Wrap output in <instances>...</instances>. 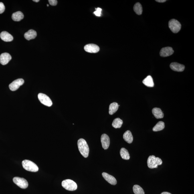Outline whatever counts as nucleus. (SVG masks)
Wrapping results in <instances>:
<instances>
[{
	"mask_svg": "<svg viewBox=\"0 0 194 194\" xmlns=\"http://www.w3.org/2000/svg\"><path fill=\"white\" fill-rule=\"evenodd\" d=\"M79 151L85 158L88 157L89 153V148L86 141L83 138H80L78 142Z\"/></svg>",
	"mask_w": 194,
	"mask_h": 194,
	"instance_id": "obj_1",
	"label": "nucleus"
},
{
	"mask_svg": "<svg viewBox=\"0 0 194 194\" xmlns=\"http://www.w3.org/2000/svg\"><path fill=\"white\" fill-rule=\"evenodd\" d=\"M147 165L150 169L157 168L158 165H162L163 161L160 158L151 155L148 157L147 161Z\"/></svg>",
	"mask_w": 194,
	"mask_h": 194,
	"instance_id": "obj_2",
	"label": "nucleus"
},
{
	"mask_svg": "<svg viewBox=\"0 0 194 194\" xmlns=\"http://www.w3.org/2000/svg\"><path fill=\"white\" fill-rule=\"evenodd\" d=\"M22 165L24 169L27 171L36 172L39 171V168L36 164L30 160H25L22 162Z\"/></svg>",
	"mask_w": 194,
	"mask_h": 194,
	"instance_id": "obj_3",
	"label": "nucleus"
},
{
	"mask_svg": "<svg viewBox=\"0 0 194 194\" xmlns=\"http://www.w3.org/2000/svg\"><path fill=\"white\" fill-rule=\"evenodd\" d=\"M62 186L68 191H74L78 189V185L75 182L71 179H66L63 181Z\"/></svg>",
	"mask_w": 194,
	"mask_h": 194,
	"instance_id": "obj_4",
	"label": "nucleus"
},
{
	"mask_svg": "<svg viewBox=\"0 0 194 194\" xmlns=\"http://www.w3.org/2000/svg\"><path fill=\"white\" fill-rule=\"evenodd\" d=\"M169 27L172 32L177 33L181 30V25L177 20L173 19L169 21Z\"/></svg>",
	"mask_w": 194,
	"mask_h": 194,
	"instance_id": "obj_5",
	"label": "nucleus"
},
{
	"mask_svg": "<svg viewBox=\"0 0 194 194\" xmlns=\"http://www.w3.org/2000/svg\"><path fill=\"white\" fill-rule=\"evenodd\" d=\"M13 182L22 189H26L29 184L26 179L23 178L15 177L13 179Z\"/></svg>",
	"mask_w": 194,
	"mask_h": 194,
	"instance_id": "obj_6",
	"label": "nucleus"
},
{
	"mask_svg": "<svg viewBox=\"0 0 194 194\" xmlns=\"http://www.w3.org/2000/svg\"><path fill=\"white\" fill-rule=\"evenodd\" d=\"M38 98L40 102L42 104L49 107L52 106L53 102L46 95L40 93L38 95Z\"/></svg>",
	"mask_w": 194,
	"mask_h": 194,
	"instance_id": "obj_7",
	"label": "nucleus"
},
{
	"mask_svg": "<svg viewBox=\"0 0 194 194\" xmlns=\"http://www.w3.org/2000/svg\"><path fill=\"white\" fill-rule=\"evenodd\" d=\"M24 83V81L23 79H17L9 84V89L12 91H16L18 89L19 87L22 85Z\"/></svg>",
	"mask_w": 194,
	"mask_h": 194,
	"instance_id": "obj_8",
	"label": "nucleus"
},
{
	"mask_svg": "<svg viewBox=\"0 0 194 194\" xmlns=\"http://www.w3.org/2000/svg\"><path fill=\"white\" fill-rule=\"evenodd\" d=\"M84 50L87 52L96 53L100 50V48L98 45L91 43L86 45L84 47Z\"/></svg>",
	"mask_w": 194,
	"mask_h": 194,
	"instance_id": "obj_9",
	"label": "nucleus"
},
{
	"mask_svg": "<svg viewBox=\"0 0 194 194\" xmlns=\"http://www.w3.org/2000/svg\"><path fill=\"white\" fill-rule=\"evenodd\" d=\"M102 147L104 150L107 149L110 145V140L109 137L106 134H102L101 138Z\"/></svg>",
	"mask_w": 194,
	"mask_h": 194,
	"instance_id": "obj_10",
	"label": "nucleus"
},
{
	"mask_svg": "<svg viewBox=\"0 0 194 194\" xmlns=\"http://www.w3.org/2000/svg\"><path fill=\"white\" fill-rule=\"evenodd\" d=\"M174 52L173 48L171 47H163L160 50V54L162 57H167L171 56Z\"/></svg>",
	"mask_w": 194,
	"mask_h": 194,
	"instance_id": "obj_11",
	"label": "nucleus"
},
{
	"mask_svg": "<svg viewBox=\"0 0 194 194\" xmlns=\"http://www.w3.org/2000/svg\"><path fill=\"white\" fill-rule=\"evenodd\" d=\"M12 57L9 53H3L0 55V63L2 65H5L11 60Z\"/></svg>",
	"mask_w": 194,
	"mask_h": 194,
	"instance_id": "obj_12",
	"label": "nucleus"
},
{
	"mask_svg": "<svg viewBox=\"0 0 194 194\" xmlns=\"http://www.w3.org/2000/svg\"><path fill=\"white\" fill-rule=\"evenodd\" d=\"M102 176L104 179L111 185H116L117 183L116 180L113 176L109 175L108 173H105V172L102 173Z\"/></svg>",
	"mask_w": 194,
	"mask_h": 194,
	"instance_id": "obj_13",
	"label": "nucleus"
},
{
	"mask_svg": "<svg viewBox=\"0 0 194 194\" xmlns=\"http://www.w3.org/2000/svg\"><path fill=\"white\" fill-rule=\"evenodd\" d=\"M170 66L172 70L178 72H183L185 69L184 65L176 62L171 63Z\"/></svg>",
	"mask_w": 194,
	"mask_h": 194,
	"instance_id": "obj_14",
	"label": "nucleus"
},
{
	"mask_svg": "<svg viewBox=\"0 0 194 194\" xmlns=\"http://www.w3.org/2000/svg\"><path fill=\"white\" fill-rule=\"evenodd\" d=\"M0 37L2 40L5 42H10L13 39L12 36L7 32L5 31L2 32L0 34Z\"/></svg>",
	"mask_w": 194,
	"mask_h": 194,
	"instance_id": "obj_15",
	"label": "nucleus"
},
{
	"mask_svg": "<svg viewBox=\"0 0 194 194\" xmlns=\"http://www.w3.org/2000/svg\"><path fill=\"white\" fill-rule=\"evenodd\" d=\"M37 36L36 31L33 29H30L26 33L24 34L25 38L28 40L34 39Z\"/></svg>",
	"mask_w": 194,
	"mask_h": 194,
	"instance_id": "obj_16",
	"label": "nucleus"
},
{
	"mask_svg": "<svg viewBox=\"0 0 194 194\" xmlns=\"http://www.w3.org/2000/svg\"><path fill=\"white\" fill-rule=\"evenodd\" d=\"M152 114L156 119H161L164 117V114L161 109L155 108L152 110Z\"/></svg>",
	"mask_w": 194,
	"mask_h": 194,
	"instance_id": "obj_17",
	"label": "nucleus"
},
{
	"mask_svg": "<svg viewBox=\"0 0 194 194\" xmlns=\"http://www.w3.org/2000/svg\"><path fill=\"white\" fill-rule=\"evenodd\" d=\"M123 138L124 140L128 144H131L133 141V136L130 130H127L124 133Z\"/></svg>",
	"mask_w": 194,
	"mask_h": 194,
	"instance_id": "obj_18",
	"label": "nucleus"
},
{
	"mask_svg": "<svg viewBox=\"0 0 194 194\" xmlns=\"http://www.w3.org/2000/svg\"><path fill=\"white\" fill-rule=\"evenodd\" d=\"M143 84L145 86L150 88H152L154 85L153 78L151 76H148L143 81Z\"/></svg>",
	"mask_w": 194,
	"mask_h": 194,
	"instance_id": "obj_19",
	"label": "nucleus"
},
{
	"mask_svg": "<svg viewBox=\"0 0 194 194\" xmlns=\"http://www.w3.org/2000/svg\"><path fill=\"white\" fill-rule=\"evenodd\" d=\"M12 19L15 21H19L24 18V15L20 11H18L13 13L12 15Z\"/></svg>",
	"mask_w": 194,
	"mask_h": 194,
	"instance_id": "obj_20",
	"label": "nucleus"
},
{
	"mask_svg": "<svg viewBox=\"0 0 194 194\" xmlns=\"http://www.w3.org/2000/svg\"><path fill=\"white\" fill-rule=\"evenodd\" d=\"M120 106L116 102L111 104L109 107V113L111 115L113 114L117 111Z\"/></svg>",
	"mask_w": 194,
	"mask_h": 194,
	"instance_id": "obj_21",
	"label": "nucleus"
},
{
	"mask_svg": "<svg viewBox=\"0 0 194 194\" xmlns=\"http://www.w3.org/2000/svg\"><path fill=\"white\" fill-rule=\"evenodd\" d=\"M120 155L123 159L128 160L130 159V154L128 150L124 148H122L120 149Z\"/></svg>",
	"mask_w": 194,
	"mask_h": 194,
	"instance_id": "obj_22",
	"label": "nucleus"
},
{
	"mask_svg": "<svg viewBox=\"0 0 194 194\" xmlns=\"http://www.w3.org/2000/svg\"><path fill=\"white\" fill-rule=\"evenodd\" d=\"M165 128V123L162 121L158 122L153 128L154 132H158L163 130Z\"/></svg>",
	"mask_w": 194,
	"mask_h": 194,
	"instance_id": "obj_23",
	"label": "nucleus"
},
{
	"mask_svg": "<svg viewBox=\"0 0 194 194\" xmlns=\"http://www.w3.org/2000/svg\"><path fill=\"white\" fill-rule=\"evenodd\" d=\"M123 123V122L122 120L120 118H116L113 121L112 125L114 128H119L121 127Z\"/></svg>",
	"mask_w": 194,
	"mask_h": 194,
	"instance_id": "obj_24",
	"label": "nucleus"
},
{
	"mask_svg": "<svg viewBox=\"0 0 194 194\" xmlns=\"http://www.w3.org/2000/svg\"><path fill=\"white\" fill-rule=\"evenodd\" d=\"M133 9L137 14L138 15H141L143 11L142 6L139 3H137L135 4L134 6Z\"/></svg>",
	"mask_w": 194,
	"mask_h": 194,
	"instance_id": "obj_25",
	"label": "nucleus"
},
{
	"mask_svg": "<svg viewBox=\"0 0 194 194\" xmlns=\"http://www.w3.org/2000/svg\"><path fill=\"white\" fill-rule=\"evenodd\" d=\"M133 189L134 193L135 194H144V189L139 185H134Z\"/></svg>",
	"mask_w": 194,
	"mask_h": 194,
	"instance_id": "obj_26",
	"label": "nucleus"
},
{
	"mask_svg": "<svg viewBox=\"0 0 194 194\" xmlns=\"http://www.w3.org/2000/svg\"><path fill=\"white\" fill-rule=\"evenodd\" d=\"M96 9V11L94 12V13L97 16H100L102 9H100V8H98V9Z\"/></svg>",
	"mask_w": 194,
	"mask_h": 194,
	"instance_id": "obj_27",
	"label": "nucleus"
},
{
	"mask_svg": "<svg viewBox=\"0 0 194 194\" xmlns=\"http://www.w3.org/2000/svg\"><path fill=\"white\" fill-rule=\"evenodd\" d=\"M5 7L2 2H0V14L3 13L5 11Z\"/></svg>",
	"mask_w": 194,
	"mask_h": 194,
	"instance_id": "obj_28",
	"label": "nucleus"
},
{
	"mask_svg": "<svg viewBox=\"0 0 194 194\" xmlns=\"http://www.w3.org/2000/svg\"><path fill=\"white\" fill-rule=\"evenodd\" d=\"M48 1L49 4L52 6L56 5L58 3V2L57 0H49Z\"/></svg>",
	"mask_w": 194,
	"mask_h": 194,
	"instance_id": "obj_29",
	"label": "nucleus"
},
{
	"mask_svg": "<svg viewBox=\"0 0 194 194\" xmlns=\"http://www.w3.org/2000/svg\"><path fill=\"white\" fill-rule=\"evenodd\" d=\"M166 1V0H156V1L158 2L159 3H164Z\"/></svg>",
	"mask_w": 194,
	"mask_h": 194,
	"instance_id": "obj_30",
	"label": "nucleus"
},
{
	"mask_svg": "<svg viewBox=\"0 0 194 194\" xmlns=\"http://www.w3.org/2000/svg\"><path fill=\"white\" fill-rule=\"evenodd\" d=\"M161 194H171L169 192H162Z\"/></svg>",
	"mask_w": 194,
	"mask_h": 194,
	"instance_id": "obj_31",
	"label": "nucleus"
},
{
	"mask_svg": "<svg viewBox=\"0 0 194 194\" xmlns=\"http://www.w3.org/2000/svg\"><path fill=\"white\" fill-rule=\"evenodd\" d=\"M33 1L36 2H38L40 1L39 0H33Z\"/></svg>",
	"mask_w": 194,
	"mask_h": 194,
	"instance_id": "obj_32",
	"label": "nucleus"
},
{
	"mask_svg": "<svg viewBox=\"0 0 194 194\" xmlns=\"http://www.w3.org/2000/svg\"><path fill=\"white\" fill-rule=\"evenodd\" d=\"M47 7H48L49 5H47Z\"/></svg>",
	"mask_w": 194,
	"mask_h": 194,
	"instance_id": "obj_33",
	"label": "nucleus"
}]
</instances>
